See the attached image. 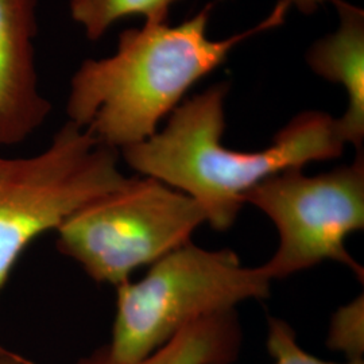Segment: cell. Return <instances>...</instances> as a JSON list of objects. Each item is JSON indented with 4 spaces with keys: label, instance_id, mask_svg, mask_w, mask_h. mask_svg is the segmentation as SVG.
Wrapping results in <instances>:
<instances>
[{
    "label": "cell",
    "instance_id": "cell-12",
    "mask_svg": "<svg viewBox=\"0 0 364 364\" xmlns=\"http://www.w3.org/2000/svg\"><path fill=\"white\" fill-rule=\"evenodd\" d=\"M267 350L275 362L274 364H364L363 359L333 363L314 356L299 346L294 329L277 317H269Z\"/></svg>",
    "mask_w": 364,
    "mask_h": 364
},
{
    "label": "cell",
    "instance_id": "cell-14",
    "mask_svg": "<svg viewBox=\"0 0 364 364\" xmlns=\"http://www.w3.org/2000/svg\"><path fill=\"white\" fill-rule=\"evenodd\" d=\"M0 364H31L27 362L26 359L19 358L16 355H7V356H0Z\"/></svg>",
    "mask_w": 364,
    "mask_h": 364
},
{
    "label": "cell",
    "instance_id": "cell-13",
    "mask_svg": "<svg viewBox=\"0 0 364 364\" xmlns=\"http://www.w3.org/2000/svg\"><path fill=\"white\" fill-rule=\"evenodd\" d=\"M284 1H287L290 7L294 6L299 13L309 15V14L316 13L326 0H284Z\"/></svg>",
    "mask_w": 364,
    "mask_h": 364
},
{
    "label": "cell",
    "instance_id": "cell-9",
    "mask_svg": "<svg viewBox=\"0 0 364 364\" xmlns=\"http://www.w3.org/2000/svg\"><path fill=\"white\" fill-rule=\"evenodd\" d=\"M240 348L242 328L232 311L196 320L138 362L119 363L102 347L76 364H232Z\"/></svg>",
    "mask_w": 364,
    "mask_h": 364
},
{
    "label": "cell",
    "instance_id": "cell-3",
    "mask_svg": "<svg viewBox=\"0 0 364 364\" xmlns=\"http://www.w3.org/2000/svg\"><path fill=\"white\" fill-rule=\"evenodd\" d=\"M272 281L230 248L192 242L154 262L139 281L117 287L108 353L119 363L144 359L196 320L232 312L248 299L270 296Z\"/></svg>",
    "mask_w": 364,
    "mask_h": 364
},
{
    "label": "cell",
    "instance_id": "cell-1",
    "mask_svg": "<svg viewBox=\"0 0 364 364\" xmlns=\"http://www.w3.org/2000/svg\"><path fill=\"white\" fill-rule=\"evenodd\" d=\"M289 10L279 0L258 25L225 39L208 37L212 4L177 26L144 23L126 30L112 55L87 60L78 68L70 82L68 117L117 151L144 142L196 82L246 39L281 26Z\"/></svg>",
    "mask_w": 364,
    "mask_h": 364
},
{
    "label": "cell",
    "instance_id": "cell-4",
    "mask_svg": "<svg viewBox=\"0 0 364 364\" xmlns=\"http://www.w3.org/2000/svg\"><path fill=\"white\" fill-rule=\"evenodd\" d=\"M127 180L119 151L70 120L39 154L0 156V291L31 242Z\"/></svg>",
    "mask_w": 364,
    "mask_h": 364
},
{
    "label": "cell",
    "instance_id": "cell-2",
    "mask_svg": "<svg viewBox=\"0 0 364 364\" xmlns=\"http://www.w3.org/2000/svg\"><path fill=\"white\" fill-rule=\"evenodd\" d=\"M230 87L215 84L182 102L165 129L119 153L131 169L156 178L193 198L216 231L234 225L243 197L274 174L343 154L346 141L338 119L305 111L274 135L258 151H239L223 144L224 102Z\"/></svg>",
    "mask_w": 364,
    "mask_h": 364
},
{
    "label": "cell",
    "instance_id": "cell-11",
    "mask_svg": "<svg viewBox=\"0 0 364 364\" xmlns=\"http://www.w3.org/2000/svg\"><path fill=\"white\" fill-rule=\"evenodd\" d=\"M328 346L333 351L344 353L348 360L363 359V294L338 308L333 314L328 332Z\"/></svg>",
    "mask_w": 364,
    "mask_h": 364
},
{
    "label": "cell",
    "instance_id": "cell-5",
    "mask_svg": "<svg viewBox=\"0 0 364 364\" xmlns=\"http://www.w3.org/2000/svg\"><path fill=\"white\" fill-rule=\"evenodd\" d=\"M204 223L189 196L151 177H129L73 213L57 230V247L95 282L117 287L192 242Z\"/></svg>",
    "mask_w": 364,
    "mask_h": 364
},
{
    "label": "cell",
    "instance_id": "cell-6",
    "mask_svg": "<svg viewBox=\"0 0 364 364\" xmlns=\"http://www.w3.org/2000/svg\"><path fill=\"white\" fill-rule=\"evenodd\" d=\"M284 170L250 189L243 203L263 212L278 231L273 257L259 266L273 282L309 270L326 260L348 267L363 281V267L346 247L350 235L364 228V158L308 176Z\"/></svg>",
    "mask_w": 364,
    "mask_h": 364
},
{
    "label": "cell",
    "instance_id": "cell-10",
    "mask_svg": "<svg viewBox=\"0 0 364 364\" xmlns=\"http://www.w3.org/2000/svg\"><path fill=\"white\" fill-rule=\"evenodd\" d=\"M180 0H69L75 22L91 41L102 38L119 19L139 15L144 23H168L171 6Z\"/></svg>",
    "mask_w": 364,
    "mask_h": 364
},
{
    "label": "cell",
    "instance_id": "cell-8",
    "mask_svg": "<svg viewBox=\"0 0 364 364\" xmlns=\"http://www.w3.org/2000/svg\"><path fill=\"white\" fill-rule=\"evenodd\" d=\"M338 15V30L314 42L306 53L313 72L344 87L348 105L338 117L346 144L363 151L364 11L346 0H331Z\"/></svg>",
    "mask_w": 364,
    "mask_h": 364
},
{
    "label": "cell",
    "instance_id": "cell-7",
    "mask_svg": "<svg viewBox=\"0 0 364 364\" xmlns=\"http://www.w3.org/2000/svg\"><path fill=\"white\" fill-rule=\"evenodd\" d=\"M36 7L37 0H0V146L23 142L52 108L36 72Z\"/></svg>",
    "mask_w": 364,
    "mask_h": 364
}]
</instances>
